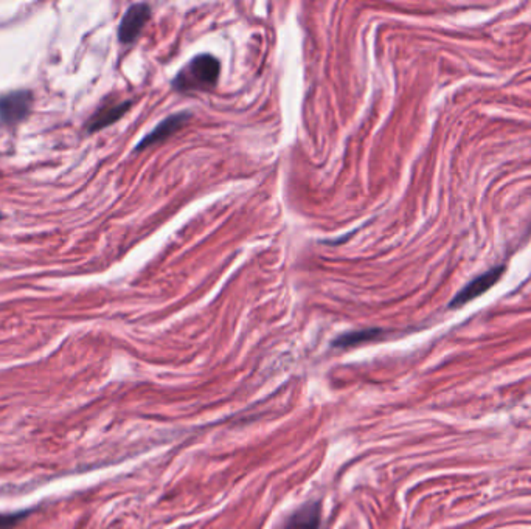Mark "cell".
<instances>
[{"label": "cell", "mask_w": 531, "mask_h": 529, "mask_svg": "<svg viewBox=\"0 0 531 529\" xmlns=\"http://www.w3.org/2000/svg\"><path fill=\"white\" fill-rule=\"evenodd\" d=\"M221 64L212 55H199L176 75L173 81L174 89L181 92L209 90L216 86L219 80Z\"/></svg>", "instance_id": "obj_1"}, {"label": "cell", "mask_w": 531, "mask_h": 529, "mask_svg": "<svg viewBox=\"0 0 531 529\" xmlns=\"http://www.w3.org/2000/svg\"><path fill=\"white\" fill-rule=\"evenodd\" d=\"M322 521V504L319 502H310L292 512V516L284 525V529H319Z\"/></svg>", "instance_id": "obj_6"}, {"label": "cell", "mask_w": 531, "mask_h": 529, "mask_svg": "<svg viewBox=\"0 0 531 529\" xmlns=\"http://www.w3.org/2000/svg\"><path fill=\"white\" fill-rule=\"evenodd\" d=\"M503 272H505V266H499V267H494V269L482 273L480 277L474 278L471 282H468V285L461 289L456 297H453L451 308H461V306H465L466 303L475 300L477 297L488 292L492 286H496L500 281Z\"/></svg>", "instance_id": "obj_3"}, {"label": "cell", "mask_w": 531, "mask_h": 529, "mask_svg": "<svg viewBox=\"0 0 531 529\" xmlns=\"http://www.w3.org/2000/svg\"><path fill=\"white\" fill-rule=\"evenodd\" d=\"M129 107H130V103L125 101V103L115 104L111 107H106V109L97 112L87 123V130L89 132H97V130H102L107 126H111L112 123L118 121L123 115L128 112Z\"/></svg>", "instance_id": "obj_7"}, {"label": "cell", "mask_w": 531, "mask_h": 529, "mask_svg": "<svg viewBox=\"0 0 531 529\" xmlns=\"http://www.w3.org/2000/svg\"><path fill=\"white\" fill-rule=\"evenodd\" d=\"M33 95L28 90H14L0 97V121L5 125H18L32 111Z\"/></svg>", "instance_id": "obj_2"}, {"label": "cell", "mask_w": 531, "mask_h": 529, "mask_svg": "<svg viewBox=\"0 0 531 529\" xmlns=\"http://www.w3.org/2000/svg\"><path fill=\"white\" fill-rule=\"evenodd\" d=\"M382 335L381 329H362V331H353V332H346L338 335L337 339L333 342L334 348H351V347H358V344H362L367 342H373L376 339H379Z\"/></svg>", "instance_id": "obj_8"}, {"label": "cell", "mask_w": 531, "mask_h": 529, "mask_svg": "<svg viewBox=\"0 0 531 529\" xmlns=\"http://www.w3.org/2000/svg\"><path fill=\"white\" fill-rule=\"evenodd\" d=\"M191 115L187 113V112H181V113H174V115H169V117L166 120H164L160 123V125L152 130V132H149L148 135L145 137V139L137 144L135 147V151H143L146 148L149 147H154V144H157L160 142H164L165 139H168L169 135H173L174 132H177L185 123L190 120Z\"/></svg>", "instance_id": "obj_5"}, {"label": "cell", "mask_w": 531, "mask_h": 529, "mask_svg": "<svg viewBox=\"0 0 531 529\" xmlns=\"http://www.w3.org/2000/svg\"><path fill=\"white\" fill-rule=\"evenodd\" d=\"M151 18V8L146 4L129 6L118 27V39L123 44L134 42Z\"/></svg>", "instance_id": "obj_4"}]
</instances>
